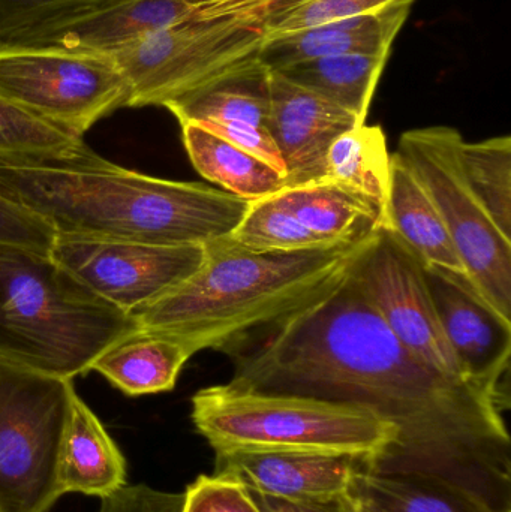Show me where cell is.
Returning <instances> with one entry per match:
<instances>
[{
    "mask_svg": "<svg viewBox=\"0 0 511 512\" xmlns=\"http://www.w3.org/2000/svg\"><path fill=\"white\" fill-rule=\"evenodd\" d=\"M192 423L213 451L312 450L366 457L369 468L395 445L398 430L368 409L297 394L227 384L192 397Z\"/></svg>",
    "mask_w": 511,
    "mask_h": 512,
    "instance_id": "cell-5",
    "label": "cell"
},
{
    "mask_svg": "<svg viewBox=\"0 0 511 512\" xmlns=\"http://www.w3.org/2000/svg\"><path fill=\"white\" fill-rule=\"evenodd\" d=\"M83 138L56 128L0 96V164H39L86 155Z\"/></svg>",
    "mask_w": 511,
    "mask_h": 512,
    "instance_id": "cell-26",
    "label": "cell"
},
{
    "mask_svg": "<svg viewBox=\"0 0 511 512\" xmlns=\"http://www.w3.org/2000/svg\"><path fill=\"white\" fill-rule=\"evenodd\" d=\"M254 504L260 512H356V498L353 490L323 499H291L275 498V496L260 495L249 492Z\"/></svg>",
    "mask_w": 511,
    "mask_h": 512,
    "instance_id": "cell-33",
    "label": "cell"
},
{
    "mask_svg": "<svg viewBox=\"0 0 511 512\" xmlns=\"http://www.w3.org/2000/svg\"><path fill=\"white\" fill-rule=\"evenodd\" d=\"M269 71L260 60L165 105L183 123H197L285 176V164L267 129Z\"/></svg>",
    "mask_w": 511,
    "mask_h": 512,
    "instance_id": "cell-16",
    "label": "cell"
},
{
    "mask_svg": "<svg viewBox=\"0 0 511 512\" xmlns=\"http://www.w3.org/2000/svg\"><path fill=\"white\" fill-rule=\"evenodd\" d=\"M327 180L371 201L387 227L392 153L381 126H356L336 138L326 156Z\"/></svg>",
    "mask_w": 511,
    "mask_h": 512,
    "instance_id": "cell-23",
    "label": "cell"
},
{
    "mask_svg": "<svg viewBox=\"0 0 511 512\" xmlns=\"http://www.w3.org/2000/svg\"><path fill=\"white\" fill-rule=\"evenodd\" d=\"M183 0H66L0 47H54L113 54L191 15Z\"/></svg>",
    "mask_w": 511,
    "mask_h": 512,
    "instance_id": "cell-12",
    "label": "cell"
},
{
    "mask_svg": "<svg viewBox=\"0 0 511 512\" xmlns=\"http://www.w3.org/2000/svg\"><path fill=\"white\" fill-rule=\"evenodd\" d=\"M50 256L93 294L134 315L194 276L206 249L56 234Z\"/></svg>",
    "mask_w": 511,
    "mask_h": 512,
    "instance_id": "cell-11",
    "label": "cell"
},
{
    "mask_svg": "<svg viewBox=\"0 0 511 512\" xmlns=\"http://www.w3.org/2000/svg\"><path fill=\"white\" fill-rule=\"evenodd\" d=\"M261 44L224 18L191 14L111 56L128 81V107H165L257 62Z\"/></svg>",
    "mask_w": 511,
    "mask_h": 512,
    "instance_id": "cell-9",
    "label": "cell"
},
{
    "mask_svg": "<svg viewBox=\"0 0 511 512\" xmlns=\"http://www.w3.org/2000/svg\"><path fill=\"white\" fill-rule=\"evenodd\" d=\"M444 334L465 378L510 408L511 319L494 309L470 277L425 265Z\"/></svg>",
    "mask_w": 511,
    "mask_h": 512,
    "instance_id": "cell-13",
    "label": "cell"
},
{
    "mask_svg": "<svg viewBox=\"0 0 511 512\" xmlns=\"http://www.w3.org/2000/svg\"><path fill=\"white\" fill-rule=\"evenodd\" d=\"M183 2L189 3L191 6L204 5V3L212 2V0H183Z\"/></svg>",
    "mask_w": 511,
    "mask_h": 512,
    "instance_id": "cell-36",
    "label": "cell"
},
{
    "mask_svg": "<svg viewBox=\"0 0 511 512\" xmlns=\"http://www.w3.org/2000/svg\"><path fill=\"white\" fill-rule=\"evenodd\" d=\"M413 5L399 3L371 14L318 24L267 39L261 48L260 62L269 69H281L323 57L390 56L393 42L405 26Z\"/></svg>",
    "mask_w": 511,
    "mask_h": 512,
    "instance_id": "cell-17",
    "label": "cell"
},
{
    "mask_svg": "<svg viewBox=\"0 0 511 512\" xmlns=\"http://www.w3.org/2000/svg\"><path fill=\"white\" fill-rule=\"evenodd\" d=\"M368 236L294 252L252 251L230 237L207 243L194 276L132 316L138 330L174 337L194 354H228L326 294Z\"/></svg>",
    "mask_w": 511,
    "mask_h": 512,
    "instance_id": "cell-3",
    "label": "cell"
},
{
    "mask_svg": "<svg viewBox=\"0 0 511 512\" xmlns=\"http://www.w3.org/2000/svg\"><path fill=\"white\" fill-rule=\"evenodd\" d=\"M72 388L0 361V512H48L63 495L57 466Z\"/></svg>",
    "mask_w": 511,
    "mask_h": 512,
    "instance_id": "cell-6",
    "label": "cell"
},
{
    "mask_svg": "<svg viewBox=\"0 0 511 512\" xmlns=\"http://www.w3.org/2000/svg\"><path fill=\"white\" fill-rule=\"evenodd\" d=\"M182 140L195 170L225 189L249 201L273 197L287 188L285 176L263 159L234 146L197 123H183Z\"/></svg>",
    "mask_w": 511,
    "mask_h": 512,
    "instance_id": "cell-21",
    "label": "cell"
},
{
    "mask_svg": "<svg viewBox=\"0 0 511 512\" xmlns=\"http://www.w3.org/2000/svg\"><path fill=\"white\" fill-rule=\"evenodd\" d=\"M275 197L306 228L327 242L362 239L384 227L383 216L371 201L329 180L287 188Z\"/></svg>",
    "mask_w": 511,
    "mask_h": 512,
    "instance_id": "cell-22",
    "label": "cell"
},
{
    "mask_svg": "<svg viewBox=\"0 0 511 512\" xmlns=\"http://www.w3.org/2000/svg\"><path fill=\"white\" fill-rule=\"evenodd\" d=\"M66 0H0V41L35 23Z\"/></svg>",
    "mask_w": 511,
    "mask_h": 512,
    "instance_id": "cell-34",
    "label": "cell"
},
{
    "mask_svg": "<svg viewBox=\"0 0 511 512\" xmlns=\"http://www.w3.org/2000/svg\"><path fill=\"white\" fill-rule=\"evenodd\" d=\"M459 161L468 185L506 236L511 237V138L462 141Z\"/></svg>",
    "mask_w": 511,
    "mask_h": 512,
    "instance_id": "cell-27",
    "label": "cell"
},
{
    "mask_svg": "<svg viewBox=\"0 0 511 512\" xmlns=\"http://www.w3.org/2000/svg\"><path fill=\"white\" fill-rule=\"evenodd\" d=\"M387 227L407 243L423 264L468 276L437 206L396 152L392 153Z\"/></svg>",
    "mask_w": 511,
    "mask_h": 512,
    "instance_id": "cell-19",
    "label": "cell"
},
{
    "mask_svg": "<svg viewBox=\"0 0 511 512\" xmlns=\"http://www.w3.org/2000/svg\"><path fill=\"white\" fill-rule=\"evenodd\" d=\"M57 477L63 495L107 498L126 486V460L99 418L78 396H69L68 417L60 442Z\"/></svg>",
    "mask_w": 511,
    "mask_h": 512,
    "instance_id": "cell-18",
    "label": "cell"
},
{
    "mask_svg": "<svg viewBox=\"0 0 511 512\" xmlns=\"http://www.w3.org/2000/svg\"><path fill=\"white\" fill-rule=\"evenodd\" d=\"M354 498H356V512H392L386 510V508L381 507L378 502H375L374 499L369 498L365 493L360 492L356 486H353Z\"/></svg>",
    "mask_w": 511,
    "mask_h": 512,
    "instance_id": "cell-35",
    "label": "cell"
},
{
    "mask_svg": "<svg viewBox=\"0 0 511 512\" xmlns=\"http://www.w3.org/2000/svg\"><path fill=\"white\" fill-rule=\"evenodd\" d=\"M369 465V459L353 454L230 448L215 451L213 475L249 492L299 501L350 492Z\"/></svg>",
    "mask_w": 511,
    "mask_h": 512,
    "instance_id": "cell-14",
    "label": "cell"
},
{
    "mask_svg": "<svg viewBox=\"0 0 511 512\" xmlns=\"http://www.w3.org/2000/svg\"><path fill=\"white\" fill-rule=\"evenodd\" d=\"M183 505L185 492H162L140 484L102 498L98 512H182Z\"/></svg>",
    "mask_w": 511,
    "mask_h": 512,
    "instance_id": "cell-32",
    "label": "cell"
},
{
    "mask_svg": "<svg viewBox=\"0 0 511 512\" xmlns=\"http://www.w3.org/2000/svg\"><path fill=\"white\" fill-rule=\"evenodd\" d=\"M359 125L350 111L270 69L267 129L284 161L287 188L326 182L330 146Z\"/></svg>",
    "mask_w": 511,
    "mask_h": 512,
    "instance_id": "cell-15",
    "label": "cell"
},
{
    "mask_svg": "<svg viewBox=\"0 0 511 512\" xmlns=\"http://www.w3.org/2000/svg\"><path fill=\"white\" fill-rule=\"evenodd\" d=\"M354 486L392 512H501L477 493L432 475L366 471Z\"/></svg>",
    "mask_w": 511,
    "mask_h": 512,
    "instance_id": "cell-25",
    "label": "cell"
},
{
    "mask_svg": "<svg viewBox=\"0 0 511 512\" xmlns=\"http://www.w3.org/2000/svg\"><path fill=\"white\" fill-rule=\"evenodd\" d=\"M462 137L450 126L411 129L398 153L437 206L471 282L501 315L511 319V237L492 221L465 179Z\"/></svg>",
    "mask_w": 511,
    "mask_h": 512,
    "instance_id": "cell-7",
    "label": "cell"
},
{
    "mask_svg": "<svg viewBox=\"0 0 511 512\" xmlns=\"http://www.w3.org/2000/svg\"><path fill=\"white\" fill-rule=\"evenodd\" d=\"M137 330L134 316L93 294L50 254L0 245V361L74 381Z\"/></svg>",
    "mask_w": 511,
    "mask_h": 512,
    "instance_id": "cell-4",
    "label": "cell"
},
{
    "mask_svg": "<svg viewBox=\"0 0 511 512\" xmlns=\"http://www.w3.org/2000/svg\"><path fill=\"white\" fill-rule=\"evenodd\" d=\"M182 512H260L246 489L234 481L200 475L185 490Z\"/></svg>",
    "mask_w": 511,
    "mask_h": 512,
    "instance_id": "cell-30",
    "label": "cell"
},
{
    "mask_svg": "<svg viewBox=\"0 0 511 512\" xmlns=\"http://www.w3.org/2000/svg\"><path fill=\"white\" fill-rule=\"evenodd\" d=\"M348 273L416 357L452 378L470 382L441 327L425 264L392 228L378 227L366 237Z\"/></svg>",
    "mask_w": 511,
    "mask_h": 512,
    "instance_id": "cell-10",
    "label": "cell"
},
{
    "mask_svg": "<svg viewBox=\"0 0 511 512\" xmlns=\"http://www.w3.org/2000/svg\"><path fill=\"white\" fill-rule=\"evenodd\" d=\"M414 2L416 0H311L306 5L272 21L266 29V41L276 36L309 29L318 24L371 14L399 3Z\"/></svg>",
    "mask_w": 511,
    "mask_h": 512,
    "instance_id": "cell-29",
    "label": "cell"
},
{
    "mask_svg": "<svg viewBox=\"0 0 511 512\" xmlns=\"http://www.w3.org/2000/svg\"><path fill=\"white\" fill-rule=\"evenodd\" d=\"M390 56L323 57L273 69L288 80L324 96L366 123L372 98Z\"/></svg>",
    "mask_w": 511,
    "mask_h": 512,
    "instance_id": "cell-24",
    "label": "cell"
},
{
    "mask_svg": "<svg viewBox=\"0 0 511 512\" xmlns=\"http://www.w3.org/2000/svg\"><path fill=\"white\" fill-rule=\"evenodd\" d=\"M53 228L20 204L0 195V245L21 246L50 254Z\"/></svg>",
    "mask_w": 511,
    "mask_h": 512,
    "instance_id": "cell-31",
    "label": "cell"
},
{
    "mask_svg": "<svg viewBox=\"0 0 511 512\" xmlns=\"http://www.w3.org/2000/svg\"><path fill=\"white\" fill-rule=\"evenodd\" d=\"M230 239L258 252H294L335 245L312 233L275 195L252 201Z\"/></svg>",
    "mask_w": 511,
    "mask_h": 512,
    "instance_id": "cell-28",
    "label": "cell"
},
{
    "mask_svg": "<svg viewBox=\"0 0 511 512\" xmlns=\"http://www.w3.org/2000/svg\"><path fill=\"white\" fill-rule=\"evenodd\" d=\"M0 96L75 137L128 107L129 84L111 54L0 47Z\"/></svg>",
    "mask_w": 511,
    "mask_h": 512,
    "instance_id": "cell-8",
    "label": "cell"
},
{
    "mask_svg": "<svg viewBox=\"0 0 511 512\" xmlns=\"http://www.w3.org/2000/svg\"><path fill=\"white\" fill-rule=\"evenodd\" d=\"M0 195L56 234L171 246L230 237L252 204L201 183L126 170L93 150L62 161L0 164Z\"/></svg>",
    "mask_w": 511,
    "mask_h": 512,
    "instance_id": "cell-2",
    "label": "cell"
},
{
    "mask_svg": "<svg viewBox=\"0 0 511 512\" xmlns=\"http://www.w3.org/2000/svg\"><path fill=\"white\" fill-rule=\"evenodd\" d=\"M228 354L236 387L348 403L393 424L398 439L369 472L444 478L511 512L506 409L416 357L350 273Z\"/></svg>",
    "mask_w": 511,
    "mask_h": 512,
    "instance_id": "cell-1",
    "label": "cell"
},
{
    "mask_svg": "<svg viewBox=\"0 0 511 512\" xmlns=\"http://www.w3.org/2000/svg\"><path fill=\"white\" fill-rule=\"evenodd\" d=\"M192 355L194 351L174 337L137 330L105 349L92 370L126 396L165 393L176 387Z\"/></svg>",
    "mask_w": 511,
    "mask_h": 512,
    "instance_id": "cell-20",
    "label": "cell"
}]
</instances>
